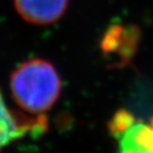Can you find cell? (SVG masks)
Returning a JSON list of instances; mask_svg holds the SVG:
<instances>
[{
  "label": "cell",
  "instance_id": "obj_1",
  "mask_svg": "<svg viewBox=\"0 0 153 153\" xmlns=\"http://www.w3.org/2000/svg\"><path fill=\"white\" fill-rule=\"evenodd\" d=\"M10 87L14 100L22 110L39 116L56 102L61 79L52 64L42 59H31L13 71Z\"/></svg>",
  "mask_w": 153,
  "mask_h": 153
},
{
  "label": "cell",
  "instance_id": "obj_2",
  "mask_svg": "<svg viewBox=\"0 0 153 153\" xmlns=\"http://www.w3.org/2000/svg\"><path fill=\"white\" fill-rule=\"evenodd\" d=\"M140 36V30L135 25L126 27L113 25L105 32L101 42V48L104 54L117 56V66H123L136 53Z\"/></svg>",
  "mask_w": 153,
  "mask_h": 153
},
{
  "label": "cell",
  "instance_id": "obj_3",
  "mask_svg": "<svg viewBox=\"0 0 153 153\" xmlns=\"http://www.w3.org/2000/svg\"><path fill=\"white\" fill-rule=\"evenodd\" d=\"M46 128L45 118H24L15 114L5 104L0 91V152L12 141L25 136L29 132L42 131Z\"/></svg>",
  "mask_w": 153,
  "mask_h": 153
},
{
  "label": "cell",
  "instance_id": "obj_4",
  "mask_svg": "<svg viewBox=\"0 0 153 153\" xmlns=\"http://www.w3.org/2000/svg\"><path fill=\"white\" fill-rule=\"evenodd\" d=\"M14 4L17 13L26 22L46 26L63 16L68 0H14Z\"/></svg>",
  "mask_w": 153,
  "mask_h": 153
},
{
  "label": "cell",
  "instance_id": "obj_5",
  "mask_svg": "<svg viewBox=\"0 0 153 153\" xmlns=\"http://www.w3.org/2000/svg\"><path fill=\"white\" fill-rule=\"evenodd\" d=\"M116 138L119 143L118 153H153V127L151 123L135 120Z\"/></svg>",
  "mask_w": 153,
  "mask_h": 153
},
{
  "label": "cell",
  "instance_id": "obj_6",
  "mask_svg": "<svg viewBox=\"0 0 153 153\" xmlns=\"http://www.w3.org/2000/svg\"><path fill=\"white\" fill-rule=\"evenodd\" d=\"M135 120H136L135 117L128 111L120 110L116 112L110 121V131L112 135L116 138L121 132H123Z\"/></svg>",
  "mask_w": 153,
  "mask_h": 153
},
{
  "label": "cell",
  "instance_id": "obj_7",
  "mask_svg": "<svg viewBox=\"0 0 153 153\" xmlns=\"http://www.w3.org/2000/svg\"><path fill=\"white\" fill-rule=\"evenodd\" d=\"M151 126H152V127H153V118H152V119H151Z\"/></svg>",
  "mask_w": 153,
  "mask_h": 153
}]
</instances>
